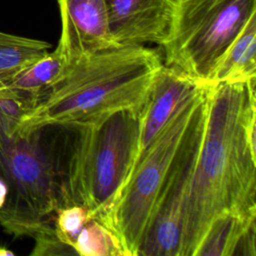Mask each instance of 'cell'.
<instances>
[{
    "instance_id": "1",
    "label": "cell",
    "mask_w": 256,
    "mask_h": 256,
    "mask_svg": "<svg viewBox=\"0 0 256 256\" xmlns=\"http://www.w3.org/2000/svg\"><path fill=\"white\" fill-rule=\"evenodd\" d=\"M255 80L207 87L180 256H194L217 217L231 213L256 218Z\"/></svg>"
},
{
    "instance_id": "2",
    "label": "cell",
    "mask_w": 256,
    "mask_h": 256,
    "mask_svg": "<svg viewBox=\"0 0 256 256\" xmlns=\"http://www.w3.org/2000/svg\"><path fill=\"white\" fill-rule=\"evenodd\" d=\"M163 62L145 45L114 46L72 60L13 134L44 126L97 123L119 111L141 112Z\"/></svg>"
},
{
    "instance_id": "3",
    "label": "cell",
    "mask_w": 256,
    "mask_h": 256,
    "mask_svg": "<svg viewBox=\"0 0 256 256\" xmlns=\"http://www.w3.org/2000/svg\"><path fill=\"white\" fill-rule=\"evenodd\" d=\"M138 125L139 113L119 111L94 124L63 127L61 207L78 204L104 220L131 169Z\"/></svg>"
},
{
    "instance_id": "4",
    "label": "cell",
    "mask_w": 256,
    "mask_h": 256,
    "mask_svg": "<svg viewBox=\"0 0 256 256\" xmlns=\"http://www.w3.org/2000/svg\"><path fill=\"white\" fill-rule=\"evenodd\" d=\"M63 127L44 126L8 134L0 124V178L8 194L0 210V226L14 237L34 238L62 206Z\"/></svg>"
},
{
    "instance_id": "5",
    "label": "cell",
    "mask_w": 256,
    "mask_h": 256,
    "mask_svg": "<svg viewBox=\"0 0 256 256\" xmlns=\"http://www.w3.org/2000/svg\"><path fill=\"white\" fill-rule=\"evenodd\" d=\"M206 95L207 87H201L178 107L144 150L102 221L127 256H138L155 203Z\"/></svg>"
},
{
    "instance_id": "6",
    "label": "cell",
    "mask_w": 256,
    "mask_h": 256,
    "mask_svg": "<svg viewBox=\"0 0 256 256\" xmlns=\"http://www.w3.org/2000/svg\"><path fill=\"white\" fill-rule=\"evenodd\" d=\"M256 0H175L164 64L207 87L213 70L247 22Z\"/></svg>"
},
{
    "instance_id": "7",
    "label": "cell",
    "mask_w": 256,
    "mask_h": 256,
    "mask_svg": "<svg viewBox=\"0 0 256 256\" xmlns=\"http://www.w3.org/2000/svg\"><path fill=\"white\" fill-rule=\"evenodd\" d=\"M205 110L206 100L155 203L138 256H180L187 200L204 131Z\"/></svg>"
},
{
    "instance_id": "8",
    "label": "cell",
    "mask_w": 256,
    "mask_h": 256,
    "mask_svg": "<svg viewBox=\"0 0 256 256\" xmlns=\"http://www.w3.org/2000/svg\"><path fill=\"white\" fill-rule=\"evenodd\" d=\"M110 33L117 46L149 43L162 46L168 38L175 0H105Z\"/></svg>"
},
{
    "instance_id": "9",
    "label": "cell",
    "mask_w": 256,
    "mask_h": 256,
    "mask_svg": "<svg viewBox=\"0 0 256 256\" xmlns=\"http://www.w3.org/2000/svg\"><path fill=\"white\" fill-rule=\"evenodd\" d=\"M61 34L57 47L69 62L117 46L111 36L105 0H57Z\"/></svg>"
},
{
    "instance_id": "10",
    "label": "cell",
    "mask_w": 256,
    "mask_h": 256,
    "mask_svg": "<svg viewBox=\"0 0 256 256\" xmlns=\"http://www.w3.org/2000/svg\"><path fill=\"white\" fill-rule=\"evenodd\" d=\"M201 87L203 86L194 82L178 69L163 63L139 114L136 151L126 180L144 150L164 128L178 107Z\"/></svg>"
},
{
    "instance_id": "11",
    "label": "cell",
    "mask_w": 256,
    "mask_h": 256,
    "mask_svg": "<svg viewBox=\"0 0 256 256\" xmlns=\"http://www.w3.org/2000/svg\"><path fill=\"white\" fill-rule=\"evenodd\" d=\"M255 220L231 213L217 217L194 256H255Z\"/></svg>"
},
{
    "instance_id": "12",
    "label": "cell",
    "mask_w": 256,
    "mask_h": 256,
    "mask_svg": "<svg viewBox=\"0 0 256 256\" xmlns=\"http://www.w3.org/2000/svg\"><path fill=\"white\" fill-rule=\"evenodd\" d=\"M253 79H256V15L250 18L224 52L213 70L208 86L247 83Z\"/></svg>"
},
{
    "instance_id": "13",
    "label": "cell",
    "mask_w": 256,
    "mask_h": 256,
    "mask_svg": "<svg viewBox=\"0 0 256 256\" xmlns=\"http://www.w3.org/2000/svg\"><path fill=\"white\" fill-rule=\"evenodd\" d=\"M69 63L62 51L56 47L18 72L6 87L32 94L39 101L44 93L62 78Z\"/></svg>"
},
{
    "instance_id": "14",
    "label": "cell",
    "mask_w": 256,
    "mask_h": 256,
    "mask_svg": "<svg viewBox=\"0 0 256 256\" xmlns=\"http://www.w3.org/2000/svg\"><path fill=\"white\" fill-rule=\"evenodd\" d=\"M51 44L0 31V81L7 86L22 69L49 52Z\"/></svg>"
},
{
    "instance_id": "15",
    "label": "cell",
    "mask_w": 256,
    "mask_h": 256,
    "mask_svg": "<svg viewBox=\"0 0 256 256\" xmlns=\"http://www.w3.org/2000/svg\"><path fill=\"white\" fill-rule=\"evenodd\" d=\"M72 248L81 256H127L116 234L96 218L82 226Z\"/></svg>"
},
{
    "instance_id": "16",
    "label": "cell",
    "mask_w": 256,
    "mask_h": 256,
    "mask_svg": "<svg viewBox=\"0 0 256 256\" xmlns=\"http://www.w3.org/2000/svg\"><path fill=\"white\" fill-rule=\"evenodd\" d=\"M90 218L93 217L84 206L72 204L60 207L53 216L54 232L59 240L72 247L77 234Z\"/></svg>"
},
{
    "instance_id": "17",
    "label": "cell",
    "mask_w": 256,
    "mask_h": 256,
    "mask_svg": "<svg viewBox=\"0 0 256 256\" xmlns=\"http://www.w3.org/2000/svg\"><path fill=\"white\" fill-rule=\"evenodd\" d=\"M35 246L31 255L50 256V255H76L72 247L58 239L54 228H50L34 237Z\"/></svg>"
},
{
    "instance_id": "18",
    "label": "cell",
    "mask_w": 256,
    "mask_h": 256,
    "mask_svg": "<svg viewBox=\"0 0 256 256\" xmlns=\"http://www.w3.org/2000/svg\"><path fill=\"white\" fill-rule=\"evenodd\" d=\"M7 194H8L7 184L5 183V181L2 178H0V210L6 201Z\"/></svg>"
},
{
    "instance_id": "19",
    "label": "cell",
    "mask_w": 256,
    "mask_h": 256,
    "mask_svg": "<svg viewBox=\"0 0 256 256\" xmlns=\"http://www.w3.org/2000/svg\"><path fill=\"white\" fill-rule=\"evenodd\" d=\"M0 255H2V256H14L15 253L12 250H10L9 248H7L6 246H3V245L0 244Z\"/></svg>"
},
{
    "instance_id": "20",
    "label": "cell",
    "mask_w": 256,
    "mask_h": 256,
    "mask_svg": "<svg viewBox=\"0 0 256 256\" xmlns=\"http://www.w3.org/2000/svg\"><path fill=\"white\" fill-rule=\"evenodd\" d=\"M3 88H5V85L0 81V90H1V89H3Z\"/></svg>"
}]
</instances>
